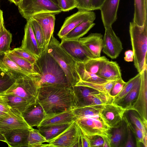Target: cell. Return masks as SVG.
I'll return each mask as SVG.
<instances>
[{"instance_id":"f35d334b","label":"cell","mask_w":147,"mask_h":147,"mask_svg":"<svg viewBox=\"0 0 147 147\" xmlns=\"http://www.w3.org/2000/svg\"><path fill=\"white\" fill-rule=\"evenodd\" d=\"M128 114L131 123L141 130L145 136H147V122L145 121L135 111L129 110Z\"/></svg>"},{"instance_id":"cb8c5ba5","label":"cell","mask_w":147,"mask_h":147,"mask_svg":"<svg viewBox=\"0 0 147 147\" xmlns=\"http://www.w3.org/2000/svg\"><path fill=\"white\" fill-rule=\"evenodd\" d=\"M108 80H117L122 79L120 67L116 61L108 60L102 66L97 75Z\"/></svg>"},{"instance_id":"5b68a950","label":"cell","mask_w":147,"mask_h":147,"mask_svg":"<svg viewBox=\"0 0 147 147\" xmlns=\"http://www.w3.org/2000/svg\"><path fill=\"white\" fill-rule=\"evenodd\" d=\"M72 88L74 97V109L104 105L113 103V101L114 98L110 94L88 87L75 85Z\"/></svg>"},{"instance_id":"484cf974","label":"cell","mask_w":147,"mask_h":147,"mask_svg":"<svg viewBox=\"0 0 147 147\" xmlns=\"http://www.w3.org/2000/svg\"><path fill=\"white\" fill-rule=\"evenodd\" d=\"M73 122L37 127L41 134L47 139V143H48L65 130Z\"/></svg>"},{"instance_id":"44dd1931","label":"cell","mask_w":147,"mask_h":147,"mask_svg":"<svg viewBox=\"0 0 147 147\" xmlns=\"http://www.w3.org/2000/svg\"><path fill=\"white\" fill-rule=\"evenodd\" d=\"M103 35L100 33H91L79 40L94 58L100 56L103 48Z\"/></svg>"},{"instance_id":"7a4b0ae2","label":"cell","mask_w":147,"mask_h":147,"mask_svg":"<svg viewBox=\"0 0 147 147\" xmlns=\"http://www.w3.org/2000/svg\"><path fill=\"white\" fill-rule=\"evenodd\" d=\"M33 66L35 72L38 74L35 78L38 88L49 85L72 88L62 69L46 50H43Z\"/></svg>"},{"instance_id":"277c9868","label":"cell","mask_w":147,"mask_h":147,"mask_svg":"<svg viewBox=\"0 0 147 147\" xmlns=\"http://www.w3.org/2000/svg\"><path fill=\"white\" fill-rule=\"evenodd\" d=\"M46 50L62 69L70 86L76 85L80 80L76 70V62L61 47L53 34Z\"/></svg>"},{"instance_id":"52a82bcc","label":"cell","mask_w":147,"mask_h":147,"mask_svg":"<svg viewBox=\"0 0 147 147\" xmlns=\"http://www.w3.org/2000/svg\"><path fill=\"white\" fill-rule=\"evenodd\" d=\"M18 6L20 14L27 21L39 13L49 12L56 15L62 12L51 0H21Z\"/></svg>"},{"instance_id":"d590c367","label":"cell","mask_w":147,"mask_h":147,"mask_svg":"<svg viewBox=\"0 0 147 147\" xmlns=\"http://www.w3.org/2000/svg\"><path fill=\"white\" fill-rule=\"evenodd\" d=\"M45 142H47V139L38 129L33 128L30 130L28 139V147H44V143Z\"/></svg>"},{"instance_id":"bcb514c9","label":"cell","mask_w":147,"mask_h":147,"mask_svg":"<svg viewBox=\"0 0 147 147\" xmlns=\"http://www.w3.org/2000/svg\"><path fill=\"white\" fill-rule=\"evenodd\" d=\"M76 7L78 10L92 11L94 10L91 0H75Z\"/></svg>"},{"instance_id":"74e56055","label":"cell","mask_w":147,"mask_h":147,"mask_svg":"<svg viewBox=\"0 0 147 147\" xmlns=\"http://www.w3.org/2000/svg\"><path fill=\"white\" fill-rule=\"evenodd\" d=\"M18 77L0 68V93H4L9 88Z\"/></svg>"},{"instance_id":"ee69618b","label":"cell","mask_w":147,"mask_h":147,"mask_svg":"<svg viewBox=\"0 0 147 147\" xmlns=\"http://www.w3.org/2000/svg\"><path fill=\"white\" fill-rule=\"evenodd\" d=\"M87 137L90 142V147H104L105 142L108 141L107 139H109L107 138H104L101 136L98 135L90 136Z\"/></svg>"},{"instance_id":"4fadbf2b","label":"cell","mask_w":147,"mask_h":147,"mask_svg":"<svg viewBox=\"0 0 147 147\" xmlns=\"http://www.w3.org/2000/svg\"><path fill=\"white\" fill-rule=\"evenodd\" d=\"M126 111L125 109L113 103L104 105L100 114L105 124L112 129L122 121Z\"/></svg>"},{"instance_id":"9f6ffc18","label":"cell","mask_w":147,"mask_h":147,"mask_svg":"<svg viewBox=\"0 0 147 147\" xmlns=\"http://www.w3.org/2000/svg\"><path fill=\"white\" fill-rule=\"evenodd\" d=\"M0 141L6 143L5 139L3 134L0 132Z\"/></svg>"},{"instance_id":"7bdbcfd3","label":"cell","mask_w":147,"mask_h":147,"mask_svg":"<svg viewBox=\"0 0 147 147\" xmlns=\"http://www.w3.org/2000/svg\"><path fill=\"white\" fill-rule=\"evenodd\" d=\"M129 124L132 131L135 134L137 141V145H138L140 143H142L144 147H147V136H145L142 131L138 128L135 125L129 122Z\"/></svg>"},{"instance_id":"6da1fadb","label":"cell","mask_w":147,"mask_h":147,"mask_svg":"<svg viewBox=\"0 0 147 147\" xmlns=\"http://www.w3.org/2000/svg\"><path fill=\"white\" fill-rule=\"evenodd\" d=\"M72 88L57 85L40 87L38 89L36 100L46 114L72 110L74 105Z\"/></svg>"},{"instance_id":"c3c4849f","label":"cell","mask_w":147,"mask_h":147,"mask_svg":"<svg viewBox=\"0 0 147 147\" xmlns=\"http://www.w3.org/2000/svg\"><path fill=\"white\" fill-rule=\"evenodd\" d=\"M10 108L8 104L7 95L4 92L0 93V111L6 113Z\"/></svg>"},{"instance_id":"f1b7e54d","label":"cell","mask_w":147,"mask_h":147,"mask_svg":"<svg viewBox=\"0 0 147 147\" xmlns=\"http://www.w3.org/2000/svg\"><path fill=\"white\" fill-rule=\"evenodd\" d=\"M140 76L132 89L117 104L126 111L130 110L138 97L140 85Z\"/></svg>"},{"instance_id":"603a6c76","label":"cell","mask_w":147,"mask_h":147,"mask_svg":"<svg viewBox=\"0 0 147 147\" xmlns=\"http://www.w3.org/2000/svg\"><path fill=\"white\" fill-rule=\"evenodd\" d=\"M110 131L111 147H124L127 136V122L125 114L122 121L116 127Z\"/></svg>"},{"instance_id":"60d3db41","label":"cell","mask_w":147,"mask_h":147,"mask_svg":"<svg viewBox=\"0 0 147 147\" xmlns=\"http://www.w3.org/2000/svg\"><path fill=\"white\" fill-rule=\"evenodd\" d=\"M29 20L38 45L40 48L44 50L45 41L41 27L38 23L32 18Z\"/></svg>"},{"instance_id":"7c38bea8","label":"cell","mask_w":147,"mask_h":147,"mask_svg":"<svg viewBox=\"0 0 147 147\" xmlns=\"http://www.w3.org/2000/svg\"><path fill=\"white\" fill-rule=\"evenodd\" d=\"M96 18L95 13L92 11L78 10L66 18L57 35L61 39L82 22L88 20L94 22Z\"/></svg>"},{"instance_id":"d4e9b609","label":"cell","mask_w":147,"mask_h":147,"mask_svg":"<svg viewBox=\"0 0 147 147\" xmlns=\"http://www.w3.org/2000/svg\"><path fill=\"white\" fill-rule=\"evenodd\" d=\"M0 68L17 77L21 75H36L30 74L22 69L11 59L5 53H0Z\"/></svg>"},{"instance_id":"b9f144b4","label":"cell","mask_w":147,"mask_h":147,"mask_svg":"<svg viewBox=\"0 0 147 147\" xmlns=\"http://www.w3.org/2000/svg\"><path fill=\"white\" fill-rule=\"evenodd\" d=\"M10 51L20 57L27 60L32 65L36 61V59L33 55L20 47L14 48Z\"/></svg>"},{"instance_id":"83f0119b","label":"cell","mask_w":147,"mask_h":147,"mask_svg":"<svg viewBox=\"0 0 147 147\" xmlns=\"http://www.w3.org/2000/svg\"><path fill=\"white\" fill-rule=\"evenodd\" d=\"M147 0H134V12L133 22L143 26L147 20Z\"/></svg>"},{"instance_id":"6f0895ef","label":"cell","mask_w":147,"mask_h":147,"mask_svg":"<svg viewBox=\"0 0 147 147\" xmlns=\"http://www.w3.org/2000/svg\"><path fill=\"white\" fill-rule=\"evenodd\" d=\"M54 3H55L57 5H58V0H51Z\"/></svg>"},{"instance_id":"f6af8a7d","label":"cell","mask_w":147,"mask_h":147,"mask_svg":"<svg viewBox=\"0 0 147 147\" xmlns=\"http://www.w3.org/2000/svg\"><path fill=\"white\" fill-rule=\"evenodd\" d=\"M58 5L61 11H67L76 7L75 0H58Z\"/></svg>"},{"instance_id":"3957f363","label":"cell","mask_w":147,"mask_h":147,"mask_svg":"<svg viewBox=\"0 0 147 147\" xmlns=\"http://www.w3.org/2000/svg\"><path fill=\"white\" fill-rule=\"evenodd\" d=\"M129 33L134 54V65L140 73L147 67V20L142 26L130 22Z\"/></svg>"},{"instance_id":"11a10c76","label":"cell","mask_w":147,"mask_h":147,"mask_svg":"<svg viewBox=\"0 0 147 147\" xmlns=\"http://www.w3.org/2000/svg\"><path fill=\"white\" fill-rule=\"evenodd\" d=\"M21 0H9L11 3H13L16 5H18Z\"/></svg>"},{"instance_id":"4dcf8cb0","label":"cell","mask_w":147,"mask_h":147,"mask_svg":"<svg viewBox=\"0 0 147 147\" xmlns=\"http://www.w3.org/2000/svg\"><path fill=\"white\" fill-rule=\"evenodd\" d=\"M109 60L105 56L91 58L84 62H81L85 69L91 73L97 75L104 63Z\"/></svg>"},{"instance_id":"680465c9","label":"cell","mask_w":147,"mask_h":147,"mask_svg":"<svg viewBox=\"0 0 147 147\" xmlns=\"http://www.w3.org/2000/svg\"><path fill=\"white\" fill-rule=\"evenodd\" d=\"M5 113L0 111V117L2 115Z\"/></svg>"},{"instance_id":"7dc6e473","label":"cell","mask_w":147,"mask_h":147,"mask_svg":"<svg viewBox=\"0 0 147 147\" xmlns=\"http://www.w3.org/2000/svg\"><path fill=\"white\" fill-rule=\"evenodd\" d=\"M126 82L122 78L115 81L110 92V95L114 98L121 91Z\"/></svg>"},{"instance_id":"db71d44e","label":"cell","mask_w":147,"mask_h":147,"mask_svg":"<svg viewBox=\"0 0 147 147\" xmlns=\"http://www.w3.org/2000/svg\"><path fill=\"white\" fill-rule=\"evenodd\" d=\"M4 22L3 11L0 9V26L1 24Z\"/></svg>"},{"instance_id":"f546056e","label":"cell","mask_w":147,"mask_h":147,"mask_svg":"<svg viewBox=\"0 0 147 147\" xmlns=\"http://www.w3.org/2000/svg\"><path fill=\"white\" fill-rule=\"evenodd\" d=\"M76 68L80 80L83 81L94 83H103L110 81L102 78L96 74L87 71L81 62H76Z\"/></svg>"},{"instance_id":"f907efd6","label":"cell","mask_w":147,"mask_h":147,"mask_svg":"<svg viewBox=\"0 0 147 147\" xmlns=\"http://www.w3.org/2000/svg\"><path fill=\"white\" fill-rule=\"evenodd\" d=\"M81 146L82 147H90L89 140L86 136L81 132L80 136Z\"/></svg>"},{"instance_id":"2e32d148","label":"cell","mask_w":147,"mask_h":147,"mask_svg":"<svg viewBox=\"0 0 147 147\" xmlns=\"http://www.w3.org/2000/svg\"><path fill=\"white\" fill-rule=\"evenodd\" d=\"M55 15L49 12L39 13L31 18L35 20L40 25L43 34L45 47L46 49L52 36L53 34L55 20Z\"/></svg>"},{"instance_id":"f5cc1de1","label":"cell","mask_w":147,"mask_h":147,"mask_svg":"<svg viewBox=\"0 0 147 147\" xmlns=\"http://www.w3.org/2000/svg\"><path fill=\"white\" fill-rule=\"evenodd\" d=\"M105 0H91L93 10L100 9Z\"/></svg>"},{"instance_id":"d6a6232c","label":"cell","mask_w":147,"mask_h":147,"mask_svg":"<svg viewBox=\"0 0 147 147\" xmlns=\"http://www.w3.org/2000/svg\"><path fill=\"white\" fill-rule=\"evenodd\" d=\"M115 81L110 80L103 83H94L80 80L76 85L88 87L103 93L110 95V92Z\"/></svg>"},{"instance_id":"e0dca14e","label":"cell","mask_w":147,"mask_h":147,"mask_svg":"<svg viewBox=\"0 0 147 147\" xmlns=\"http://www.w3.org/2000/svg\"><path fill=\"white\" fill-rule=\"evenodd\" d=\"M20 48L28 52L37 59L41 56L43 50L39 47L29 20L24 28V35Z\"/></svg>"},{"instance_id":"816d5d0a","label":"cell","mask_w":147,"mask_h":147,"mask_svg":"<svg viewBox=\"0 0 147 147\" xmlns=\"http://www.w3.org/2000/svg\"><path fill=\"white\" fill-rule=\"evenodd\" d=\"M124 60L127 62H132L134 60V54L132 50H129L125 53Z\"/></svg>"},{"instance_id":"ab89813d","label":"cell","mask_w":147,"mask_h":147,"mask_svg":"<svg viewBox=\"0 0 147 147\" xmlns=\"http://www.w3.org/2000/svg\"><path fill=\"white\" fill-rule=\"evenodd\" d=\"M140 76V73H138L135 76L126 82L121 91L114 97L113 103L117 104L132 89Z\"/></svg>"},{"instance_id":"8992f818","label":"cell","mask_w":147,"mask_h":147,"mask_svg":"<svg viewBox=\"0 0 147 147\" xmlns=\"http://www.w3.org/2000/svg\"><path fill=\"white\" fill-rule=\"evenodd\" d=\"M37 75H20L4 93L24 98L31 104L35 103L36 101L38 89L35 79Z\"/></svg>"},{"instance_id":"30bf717a","label":"cell","mask_w":147,"mask_h":147,"mask_svg":"<svg viewBox=\"0 0 147 147\" xmlns=\"http://www.w3.org/2000/svg\"><path fill=\"white\" fill-rule=\"evenodd\" d=\"M33 128L26 121L18 110L11 108L0 117V132L15 129H31Z\"/></svg>"},{"instance_id":"ac0fdd59","label":"cell","mask_w":147,"mask_h":147,"mask_svg":"<svg viewBox=\"0 0 147 147\" xmlns=\"http://www.w3.org/2000/svg\"><path fill=\"white\" fill-rule=\"evenodd\" d=\"M30 129H15L1 132L9 147H28V139Z\"/></svg>"},{"instance_id":"681fc988","label":"cell","mask_w":147,"mask_h":147,"mask_svg":"<svg viewBox=\"0 0 147 147\" xmlns=\"http://www.w3.org/2000/svg\"><path fill=\"white\" fill-rule=\"evenodd\" d=\"M127 122V136L125 144L124 147H134L135 146L134 141L132 130L130 127L128 120L125 115Z\"/></svg>"},{"instance_id":"9a60e30c","label":"cell","mask_w":147,"mask_h":147,"mask_svg":"<svg viewBox=\"0 0 147 147\" xmlns=\"http://www.w3.org/2000/svg\"><path fill=\"white\" fill-rule=\"evenodd\" d=\"M140 74L141 82L137 98L130 110L136 111L145 121L147 120V67Z\"/></svg>"},{"instance_id":"8fae6325","label":"cell","mask_w":147,"mask_h":147,"mask_svg":"<svg viewBox=\"0 0 147 147\" xmlns=\"http://www.w3.org/2000/svg\"><path fill=\"white\" fill-rule=\"evenodd\" d=\"M105 28L103 37L102 51L111 59H115L123 49L122 43L112 26Z\"/></svg>"},{"instance_id":"1f68e13d","label":"cell","mask_w":147,"mask_h":147,"mask_svg":"<svg viewBox=\"0 0 147 147\" xmlns=\"http://www.w3.org/2000/svg\"><path fill=\"white\" fill-rule=\"evenodd\" d=\"M104 105L87 106L74 109L73 113L77 119L90 116L100 115V113Z\"/></svg>"},{"instance_id":"d6986e66","label":"cell","mask_w":147,"mask_h":147,"mask_svg":"<svg viewBox=\"0 0 147 147\" xmlns=\"http://www.w3.org/2000/svg\"><path fill=\"white\" fill-rule=\"evenodd\" d=\"M120 0H105L101 6V18L105 28L111 27L116 20Z\"/></svg>"},{"instance_id":"ffe728a7","label":"cell","mask_w":147,"mask_h":147,"mask_svg":"<svg viewBox=\"0 0 147 147\" xmlns=\"http://www.w3.org/2000/svg\"><path fill=\"white\" fill-rule=\"evenodd\" d=\"M46 114L40 104L36 100L30 104L22 113L24 119L30 127H38Z\"/></svg>"},{"instance_id":"836d02e7","label":"cell","mask_w":147,"mask_h":147,"mask_svg":"<svg viewBox=\"0 0 147 147\" xmlns=\"http://www.w3.org/2000/svg\"><path fill=\"white\" fill-rule=\"evenodd\" d=\"M12 38L11 34L5 28L4 22L2 23L0 26V53H6L11 50Z\"/></svg>"},{"instance_id":"7402d4cb","label":"cell","mask_w":147,"mask_h":147,"mask_svg":"<svg viewBox=\"0 0 147 147\" xmlns=\"http://www.w3.org/2000/svg\"><path fill=\"white\" fill-rule=\"evenodd\" d=\"M76 120L77 118L72 110L57 113L46 114L38 126L66 123L72 122Z\"/></svg>"},{"instance_id":"8d00e7d4","label":"cell","mask_w":147,"mask_h":147,"mask_svg":"<svg viewBox=\"0 0 147 147\" xmlns=\"http://www.w3.org/2000/svg\"><path fill=\"white\" fill-rule=\"evenodd\" d=\"M8 104L11 108L15 109L22 114L31 104L27 100L20 96L13 95H7Z\"/></svg>"},{"instance_id":"5bb4252c","label":"cell","mask_w":147,"mask_h":147,"mask_svg":"<svg viewBox=\"0 0 147 147\" xmlns=\"http://www.w3.org/2000/svg\"><path fill=\"white\" fill-rule=\"evenodd\" d=\"M61 40V47L76 62H84L94 58L79 40Z\"/></svg>"},{"instance_id":"9c48e42d","label":"cell","mask_w":147,"mask_h":147,"mask_svg":"<svg viewBox=\"0 0 147 147\" xmlns=\"http://www.w3.org/2000/svg\"><path fill=\"white\" fill-rule=\"evenodd\" d=\"M77 120L57 136L45 144V147H80L81 131Z\"/></svg>"},{"instance_id":"e575fe53","label":"cell","mask_w":147,"mask_h":147,"mask_svg":"<svg viewBox=\"0 0 147 147\" xmlns=\"http://www.w3.org/2000/svg\"><path fill=\"white\" fill-rule=\"evenodd\" d=\"M6 53L8 57L22 69L31 74H38L35 71L33 65L29 61L12 53L10 51Z\"/></svg>"},{"instance_id":"ba28073f","label":"cell","mask_w":147,"mask_h":147,"mask_svg":"<svg viewBox=\"0 0 147 147\" xmlns=\"http://www.w3.org/2000/svg\"><path fill=\"white\" fill-rule=\"evenodd\" d=\"M76 120L82 133L87 137L98 135L110 140L111 129L105 124L100 115L87 116Z\"/></svg>"},{"instance_id":"4316f807","label":"cell","mask_w":147,"mask_h":147,"mask_svg":"<svg viewBox=\"0 0 147 147\" xmlns=\"http://www.w3.org/2000/svg\"><path fill=\"white\" fill-rule=\"evenodd\" d=\"M95 24L94 22L90 20L83 21L74 28L62 39L67 40H79L80 38L86 34Z\"/></svg>"}]
</instances>
